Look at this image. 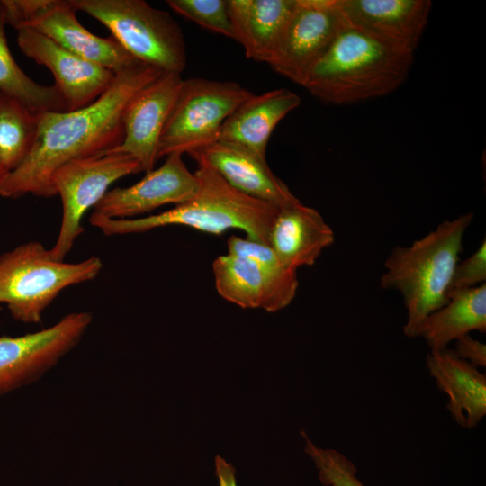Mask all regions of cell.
Instances as JSON below:
<instances>
[{
    "instance_id": "obj_23",
    "label": "cell",
    "mask_w": 486,
    "mask_h": 486,
    "mask_svg": "<svg viewBox=\"0 0 486 486\" xmlns=\"http://www.w3.org/2000/svg\"><path fill=\"white\" fill-rule=\"evenodd\" d=\"M5 7L0 0V94L20 102L34 113L67 112L65 101L53 86H42L30 78L14 60L5 36Z\"/></svg>"
},
{
    "instance_id": "obj_4",
    "label": "cell",
    "mask_w": 486,
    "mask_h": 486,
    "mask_svg": "<svg viewBox=\"0 0 486 486\" xmlns=\"http://www.w3.org/2000/svg\"><path fill=\"white\" fill-rule=\"evenodd\" d=\"M472 218L469 212L444 220L411 246L395 248L386 259L381 285L400 292L407 309V337H418L423 320L449 301L448 287Z\"/></svg>"
},
{
    "instance_id": "obj_26",
    "label": "cell",
    "mask_w": 486,
    "mask_h": 486,
    "mask_svg": "<svg viewBox=\"0 0 486 486\" xmlns=\"http://www.w3.org/2000/svg\"><path fill=\"white\" fill-rule=\"evenodd\" d=\"M166 3L183 17L235 40L227 0H167Z\"/></svg>"
},
{
    "instance_id": "obj_7",
    "label": "cell",
    "mask_w": 486,
    "mask_h": 486,
    "mask_svg": "<svg viewBox=\"0 0 486 486\" xmlns=\"http://www.w3.org/2000/svg\"><path fill=\"white\" fill-rule=\"evenodd\" d=\"M253 94L236 82L184 80L163 129L158 158L202 151L220 140L229 115Z\"/></svg>"
},
{
    "instance_id": "obj_12",
    "label": "cell",
    "mask_w": 486,
    "mask_h": 486,
    "mask_svg": "<svg viewBox=\"0 0 486 486\" xmlns=\"http://www.w3.org/2000/svg\"><path fill=\"white\" fill-rule=\"evenodd\" d=\"M212 274L215 289L224 300L243 309L267 312L287 307L299 286L297 271L228 253L214 259Z\"/></svg>"
},
{
    "instance_id": "obj_30",
    "label": "cell",
    "mask_w": 486,
    "mask_h": 486,
    "mask_svg": "<svg viewBox=\"0 0 486 486\" xmlns=\"http://www.w3.org/2000/svg\"><path fill=\"white\" fill-rule=\"evenodd\" d=\"M2 177H3V176L0 174V181H1Z\"/></svg>"
},
{
    "instance_id": "obj_11",
    "label": "cell",
    "mask_w": 486,
    "mask_h": 486,
    "mask_svg": "<svg viewBox=\"0 0 486 486\" xmlns=\"http://www.w3.org/2000/svg\"><path fill=\"white\" fill-rule=\"evenodd\" d=\"M346 23L336 0H297L267 64L302 86L311 68L324 56Z\"/></svg>"
},
{
    "instance_id": "obj_31",
    "label": "cell",
    "mask_w": 486,
    "mask_h": 486,
    "mask_svg": "<svg viewBox=\"0 0 486 486\" xmlns=\"http://www.w3.org/2000/svg\"><path fill=\"white\" fill-rule=\"evenodd\" d=\"M0 98H1V94H0Z\"/></svg>"
},
{
    "instance_id": "obj_14",
    "label": "cell",
    "mask_w": 486,
    "mask_h": 486,
    "mask_svg": "<svg viewBox=\"0 0 486 486\" xmlns=\"http://www.w3.org/2000/svg\"><path fill=\"white\" fill-rule=\"evenodd\" d=\"M198 186L197 176L184 163L182 155L171 154L162 166L146 173L136 184L109 190L94 206L92 215L132 219L166 204H181L195 194Z\"/></svg>"
},
{
    "instance_id": "obj_6",
    "label": "cell",
    "mask_w": 486,
    "mask_h": 486,
    "mask_svg": "<svg viewBox=\"0 0 486 486\" xmlns=\"http://www.w3.org/2000/svg\"><path fill=\"white\" fill-rule=\"evenodd\" d=\"M109 29L132 57L163 73L180 74L186 67L184 38L166 11L143 0H69Z\"/></svg>"
},
{
    "instance_id": "obj_24",
    "label": "cell",
    "mask_w": 486,
    "mask_h": 486,
    "mask_svg": "<svg viewBox=\"0 0 486 486\" xmlns=\"http://www.w3.org/2000/svg\"><path fill=\"white\" fill-rule=\"evenodd\" d=\"M37 128V113L15 99L1 94L0 174L3 176L15 169L27 157Z\"/></svg>"
},
{
    "instance_id": "obj_19",
    "label": "cell",
    "mask_w": 486,
    "mask_h": 486,
    "mask_svg": "<svg viewBox=\"0 0 486 486\" xmlns=\"http://www.w3.org/2000/svg\"><path fill=\"white\" fill-rule=\"evenodd\" d=\"M300 104V96L286 88L253 94L225 120L219 141L238 145L266 158L274 128Z\"/></svg>"
},
{
    "instance_id": "obj_3",
    "label": "cell",
    "mask_w": 486,
    "mask_h": 486,
    "mask_svg": "<svg viewBox=\"0 0 486 486\" xmlns=\"http://www.w3.org/2000/svg\"><path fill=\"white\" fill-rule=\"evenodd\" d=\"M199 186L188 201L157 214L133 219H106L91 214L89 223L106 236L143 233L178 225L220 235L230 230L268 244L271 225L279 207L248 197L227 184L211 166L197 162Z\"/></svg>"
},
{
    "instance_id": "obj_1",
    "label": "cell",
    "mask_w": 486,
    "mask_h": 486,
    "mask_svg": "<svg viewBox=\"0 0 486 486\" xmlns=\"http://www.w3.org/2000/svg\"><path fill=\"white\" fill-rule=\"evenodd\" d=\"M163 72L145 63L116 74L111 86L94 103L72 112L38 114L32 147L24 160L0 181V196L52 197L50 180L62 165L106 153L123 138V112L134 94Z\"/></svg>"
},
{
    "instance_id": "obj_9",
    "label": "cell",
    "mask_w": 486,
    "mask_h": 486,
    "mask_svg": "<svg viewBox=\"0 0 486 486\" xmlns=\"http://www.w3.org/2000/svg\"><path fill=\"white\" fill-rule=\"evenodd\" d=\"M6 24L16 30L32 28L66 50L115 75L140 63L112 37L103 38L86 30L77 20L69 0H3Z\"/></svg>"
},
{
    "instance_id": "obj_15",
    "label": "cell",
    "mask_w": 486,
    "mask_h": 486,
    "mask_svg": "<svg viewBox=\"0 0 486 486\" xmlns=\"http://www.w3.org/2000/svg\"><path fill=\"white\" fill-rule=\"evenodd\" d=\"M183 81L180 74L162 73L137 92L123 112V138L108 152L129 154L142 172L153 170L159 140Z\"/></svg>"
},
{
    "instance_id": "obj_10",
    "label": "cell",
    "mask_w": 486,
    "mask_h": 486,
    "mask_svg": "<svg viewBox=\"0 0 486 486\" xmlns=\"http://www.w3.org/2000/svg\"><path fill=\"white\" fill-rule=\"evenodd\" d=\"M93 320L72 312L54 325L19 337L0 338V395L39 380L80 342Z\"/></svg>"
},
{
    "instance_id": "obj_20",
    "label": "cell",
    "mask_w": 486,
    "mask_h": 486,
    "mask_svg": "<svg viewBox=\"0 0 486 486\" xmlns=\"http://www.w3.org/2000/svg\"><path fill=\"white\" fill-rule=\"evenodd\" d=\"M426 365L437 388L447 394L453 418L464 428H475L486 415V376L447 348L430 351Z\"/></svg>"
},
{
    "instance_id": "obj_28",
    "label": "cell",
    "mask_w": 486,
    "mask_h": 486,
    "mask_svg": "<svg viewBox=\"0 0 486 486\" xmlns=\"http://www.w3.org/2000/svg\"><path fill=\"white\" fill-rule=\"evenodd\" d=\"M454 353L458 357L467 361L475 367L486 365V346L473 339L469 334L455 340Z\"/></svg>"
},
{
    "instance_id": "obj_8",
    "label": "cell",
    "mask_w": 486,
    "mask_h": 486,
    "mask_svg": "<svg viewBox=\"0 0 486 486\" xmlns=\"http://www.w3.org/2000/svg\"><path fill=\"white\" fill-rule=\"evenodd\" d=\"M140 172L142 168L139 161L121 152L77 158L59 166L50 180L63 209L58 238L50 248L52 256L64 260L84 231L83 217L101 201L112 183Z\"/></svg>"
},
{
    "instance_id": "obj_25",
    "label": "cell",
    "mask_w": 486,
    "mask_h": 486,
    "mask_svg": "<svg viewBox=\"0 0 486 486\" xmlns=\"http://www.w3.org/2000/svg\"><path fill=\"white\" fill-rule=\"evenodd\" d=\"M305 440L304 452L318 470L320 482L325 486H365L357 477L355 464L345 454L332 448L316 446L301 431Z\"/></svg>"
},
{
    "instance_id": "obj_17",
    "label": "cell",
    "mask_w": 486,
    "mask_h": 486,
    "mask_svg": "<svg viewBox=\"0 0 486 486\" xmlns=\"http://www.w3.org/2000/svg\"><path fill=\"white\" fill-rule=\"evenodd\" d=\"M331 227L315 209L297 201L278 208L268 244L287 269L312 266L334 242Z\"/></svg>"
},
{
    "instance_id": "obj_5",
    "label": "cell",
    "mask_w": 486,
    "mask_h": 486,
    "mask_svg": "<svg viewBox=\"0 0 486 486\" xmlns=\"http://www.w3.org/2000/svg\"><path fill=\"white\" fill-rule=\"evenodd\" d=\"M103 266L96 256L67 263L55 259L39 241L23 243L0 256V303L15 320L40 323L64 289L94 280Z\"/></svg>"
},
{
    "instance_id": "obj_2",
    "label": "cell",
    "mask_w": 486,
    "mask_h": 486,
    "mask_svg": "<svg viewBox=\"0 0 486 486\" xmlns=\"http://www.w3.org/2000/svg\"><path fill=\"white\" fill-rule=\"evenodd\" d=\"M413 60L411 49L346 22L302 86L328 104H356L396 90Z\"/></svg>"
},
{
    "instance_id": "obj_13",
    "label": "cell",
    "mask_w": 486,
    "mask_h": 486,
    "mask_svg": "<svg viewBox=\"0 0 486 486\" xmlns=\"http://www.w3.org/2000/svg\"><path fill=\"white\" fill-rule=\"evenodd\" d=\"M16 31L22 53L52 73L67 112L91 104L113 82L116 75L112 71L66 50L40 32L28 27Z\"/></svg>"
},
{
    "instance_id": "obj_18",
    "label": "cell",
    "mask_w": 486,
    "mask_h": 486,
    "mask_svg": "<svg viewBox=\"0 0 486 486\" xmlns=\"http://www.w3.org/2000/svg\"><path fill=\"white\" fill-rule=\"evenodd\" d=\"M346 22L415 51L428 24L429 0H336Z\"/></svg>"
},
{
    "instance_id": "obj_22",
    "label": "cell",
    "mask_w": 486,
    "mask_h": 486,
    "mask_svg": "<svg viewBox=\"0 0 486 486\" xmlns=\"http://www.w3.org/2000/svg\"><path fill=\"white\" fill-rule=\"evenodd\" d=\"M472 330H486L485 284L454 293L423 320L418 337L426 340L430 351H440Z\"/></svg>"
},
{
    "instance_id": "obj_29",
    "label": "cell",
    "mask_w": 486,
    "mask_h": 486,
    "mask_svg": "<svg viewBox=\"0 0 486 486\" xmlns=\"http://www.w3.org/2000/svg\"><path fill=\"white\" fill-rule=\"evenodd\" d=\"M214 465L219 486H238L236 469L230 462H227L220 455H216Z\"/></svg>"
},
{
    "instance_id": "obj_27",
    "label": "cell",
    "mask_w": 486,
    "mask_h": 486,
    "mask_svg": "<svg viewBox=\"0 0 486 486\" xmlns=\"http://www.w3.org/2000/svg\"><path fill=\"white\" fill-rule=\"evenodd\" d=\"M486 280V243L482 241L471 256L458 262L448 287V298L460 291L478 286Z\"/></svg>"
},
{
    "instance_id": "obj_21",
    "label": "cell",
    "mask_w": 486,
    "mask_h": 486,
    "mask_svg": "<svg viewBox=\"0 0 486 486\" xmlns=\"http://www.w3.org/2000/svg\"><path fill=\"white\" fill-rule=\"evenodd\" d=\"M297 0H227L235 40L248 58L268 63Z\"/></svg>"
},
{
    "instance_id": "obj_16",
    "label": "cell",
    "mask_w": 486,
    "mask_h": 486,
    "mask_svg": "<svg viewBox=\"0 0 486 486\" xmlns=\"http://www.w3.org/2000/svg\"><path fill=\"white\" fill-rule=\"evenodd\" d=\"M190 157L207 164L227 184L248 197L276 207L298 200L273 173L266 158L238 145L218 141Z\"/></svg>"
}]
</instances>
